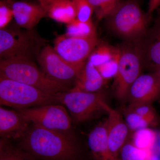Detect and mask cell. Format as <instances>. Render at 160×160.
<instances>
[{
	"label": "cell",
	"instance_id": "obj_1",
	"mask_svg": "<svg viewBox=\"0 0 160 160\" xmlns=\"http://www.w3.org/2000/svg\"><path fill=\"white\" fill-rule=\"evenodd\" d=\"M20 148L38 160H80L81 150L71 133L32 124L19 139Z\"/></svg>",
	"mask_w": 160,
	"mask_h": 160
},
{
	"label": "cell",
	"instance_id": "obj_2",
	"mask_svg": "<svg viewBox=\"0 0 160 160\" xmlns=\"http://www.w3.org/2000/svg\"><path fill=\"white\" fill-rule=\"evenodd\" d=\"M0 74L7 78L33 86L49 93L69 90L68 86L49 78L31 60H1Z\"/></svg>",
	"mask_w": 160,
	"mask_h": 160
},
{
	"label": "cell",
	"instance_id": "obj_3",
	"mask_svg": "<svg viewBox=\"0 0 160 160\" xmlns=\"http://www.w3.org/2000/svg\"><path fill=\"white\" fill-rule=\"evenodd\" d=\"M58 93H49L0 74V104L24 109L37 106L60 104Z\"/></svg>",
	"mask_w": 160,
	"mask_h": 160
},
{
	"label": "cell",
	"instance_id": "obj_4",
	"mask_svg": "<svg viewBox=\"0 0 160 160\" xmlns=\"http://www.w3.org/2000/svg\"><path fill=\"white\" fill-rule=\"evenodd\" d=\"M151 15L145 14L136 0L123 1L107 18L109 28L123 39L135 41L146 33Z\"/></svg>",
	"mask_w": 160,
	"mask_h": 160
},
{
	"label": "cell",
	"instance_id": "obj_5",
	"mask_svg": "<svg viewBox=\"0 0 160 160\" xmlns=\"http://www.w3.org/2000/svg\"><path fill=\"white\" fill-rule=\"evenodd\" d=\"M57 94L60 104L68 109L73 122H84L103 112L107 113L108 104L101 92H86L73 88Z\"/></svg>",
	"mask_w": 160,
	"mask_h": 160
},
{
	"label": "cell",
	"instance_id": "obj_6",
	"mask_svg": "<svg viewBox=\"0 0 160 160\" xmlns=\"http://www.w3.org/2000/svg\"><path fill=\"white\" fill-rule=\"evenodd\" d=\"M31 30L23 31L14 27L0 29L1 60H31L33 54L36 53L38 55L39 52L38 50L41 42Z\"/></svg>",
	"mask_w": 160,
	"mask_h": 160
},
{
	"label": "cell",
	"instance_id": "obj_7",
	"mask_svg": "<svg viewBox=\"0 0 160 160\" xmlns=\"http://www.w3.org/2000/svg\"><path fill=\"white\" fill-rule=\"evenodd\" d=\"M17 111L32 124L49 130L71 133L72 119L66 108L60 104H49Z\"/></svg>",
	"mask_w": 160,
	"mask_h": 160
},
{
	"label": "cell",
	"instance_id": "obj_8",
	"mask_svg": "<svg viewBox=\"0 0 160 160\" xmlns=\"http://www.w3.org/2000/svg\"><path fill=\"white\" fill-rule=\"evenodd\" d=\"M142 62L139 49L129 47L120 49L118 67L113 84L118 99L124 101L128 98L130 87L141 75Z\"/></svg>",
	"mask_w": 160,
	"mask_h": 160
},
{
	"label": "cell",
	"instance_id": "obj_9",
	"mask_svg": "<svg viewBox=\"0 0 160 160\" xmlns=\"http://www.w3.org/2000/svg\"><path fill=\"white\" fill-rule=\"evenodd\" d=\"M42 71L51 80L68 86L75 81L84 65H73L58 54L53 47L44 46L37 56Z\"/></svg>",
	"mask_w": 160,
	"mask_h": 160
},
{
	"label": "cell",
	"instance_id": "obj_10",
	"mask_svg": "<svg viewBox=\"0 0 160 160\" xmlns=\"http://www.w3.org/2000/svg\"><path fill=\"white\" fill-rule=\"evenodd\" d=\"M97 36L76 38L66 34L58 36L54 42V50L66 62L73 65H84L98 46Z\"/></svg>",
	"mask_w": 160,
	"mask_h": 160
},
{
	"label": "cell",
	"instance_id": "obj_11",
	"mask_svg": "<svg viewBox=\"0 0 160 160\" xmlns=\"http://www.w3.org/2000/svg\"><path fill=\"white\" fill-rule=\"evenodd\" d=\"M106 114L108 117L105 123L109 148L119 159L120 152L127 142L130 129L122 114L109 105Z\"/></svg>",
	"mask_w": 160,
	"mask_h": 160
},
{
	"label": "cell",
	"instance_id": "obj_12",
	"mask_svg": "<svg viewBox=\"0 0 160 160\" xmlns=\"http://www.w3.org/2000/svg\"><path fill=\"white\" fill-rule=\"evenodd\" d=\"M160 96V78L153 73L140 75L129 89L130 104L148 103Z\"/></svg>",
	"mask_w": 160,
	"mask_h": 160
},
{
	"label": "cell",
	"instance_id": "obj_13",
	"mask_svg": "<svg viewBox=\"0 0 160 160\" xmlns=\"http://www.w3.org/2000/svg\"><path fill=\"white\" fill-rule=\"evenodd\" d=\"M5 1L12 9L17 24L27 30H31L43 18L47 15V12L39 3L13 0Z\"/></svg>",
	"mask_w": 160,
	"mask_h": 160
},
{
	"label": "cell",
	"instance_id": "obj_14",
	"mask_svg": "<svg viewBox=\"0 0 160 160\" xmlns=\"http://www.w3.org/2000/svg\"><path fill=\"white\" fill-rule=\"evenodd\" d=\"M30 123L18 112L0 108V135L2 138H21Z\"/></svg>",
	"mask_w": 160,
	"mask_h": 160
},
{
	"label": "cell",
	"instance_id": "obj_15",
	"mask_svg": "<svg viewBox=\"0 0 160 160\" xmlns=\"http://www.w3.org/2000/svg\"><path fill=\"white\" fill-rule=\"evenodd\" d=\"M87 142L95 160H119L109 148L105 123L99 124L90 132Z\"/></svg>",
	"mask_w": 160,
	"mask_h": 160
},
{
	"label": "cell",
	"instance_id": "obj_16",
	"mask_svg": "<svg viewBox=\"0 0 160 160\" xmlns=\"http://www.w3.org/2000/svg\"><path fill=\"white\" fill-rule=\"evenodd\" d=\"M105 82L96 67L88 60L76 78L73 88L86 92H97Z\"/></svg>",
	"mask_w": 160,
	"mask_h": 160
},
{
	"label": "cell",
	"instance_id": "obj_17",
	"mask_svg": "<svg viewBox=\"0 0 160 160\" xmlns=\"http://www.w3.org/2000/svg\"><path fill=\"white\" fill-rule=\"evenodd\" d=\"M47 15L59 22L68 23L76 19L77 11L73 0H65L52 4L47 10Z\"/></svg>",
	"mask_w": 160,
	"mask_h": 160
},
{
	"label": "cell",
	"instance_id": "obj_18",
	"mask_svg": "<svg viewBox=\"0 0 160 160\" xmlns=\"http://www.w3.org/2000/svg\"><path fill=\"white\" fill-rule=\"evenodd\" d=\"M150 35L146 46V55L153 67L160 66V18L152 29Z\"/></svg>",
	"mask_w": 160,
	"mask_h": 160
},
{
	"label": "cell",
	"instance_id": "obj_19",
	"mask_svg": "<svg viewBox=\"0 0 160 160\" xmlns=\"http://www.w3.org/2000/svg\"><path fill=\"white\" fill-rule=\"evenodd\" d=\"M0 160H38L20 148L12 146L8 139L0 141Z\"/></svg>",
	"mask_w": 160,
	"mask_h": 160
},
{
	"label": "cell",
	"instance_id": "obj_20",
	"mask_svg": "<svg viewBox=\"0 0 160 160\" xmlns=\"http://www.w3.org/2000/svg\"><path fill=\"white\" fill-rule=\"evenodd\" d=\"M66 34L76 38H89L97 36L95 27L92 21L82 22L77 19L67 24Z\"/></svg>",
	"mask_w": 160,
	"mask_h": 160
},
{
	"label": "cell",
	"instance_id": "obj_21",
	"mask_svg": "<svg viewBox=\"0 0 160 160\" xmlns=\"http://www.w3.org/2000/svg\"><path fill=\"white\" fill-rule=\"evenodd\" d=\"M119 160H153L151 150L140 149L132 142H126L120 152Z\"/></svg>",
	"mask_w": 160,
	"mask_h": 160
},
{
	"label": "cell",
	"instance_id": "obj_22",
	"mask_svg": "<svg viewBox=\"0 0 160 160\" xmlns=\"http://www.w3.org/2000/svg\"><path fill=\"white\" fill-rule=\"evenodd\" d=\"M119 50L118 48L102 44L95 48L88 58V61L97 67L111 60Z\"/></svg>",
	"mask_w": 160,
	"mask_h": 160
},
{
	"label": "cell",
	"instance_id": "obj_23",
	"mask_svg": "<svg viewBox=\"0 0 160 160\" xmlns=\"http://www.w3.org/2000/svg\"><path fill=\"white\" fill-rule=\"evenodd\" d=\"M94 9L98 20L111 15L123 0H88Z\"/></svg>",
	"mask_w": 160,
	"mask_h": 160
},
{
	"label": "cell",
	"instance_id": "obj_24",
	"mask_svg": "<svg viewBox=\"0 0 160 160\" xmlns=\"http://www.w3.org/2000/svg\"><path fill=\"white\" fill-rule=\"evenodd\" d=\"M155 141L154 132L148 128L136 131L132 143L140 149L151 150Z\"/></svg>",
	"mask_w": 160,
	"mask_h": 160
},
{
	"label": "cell",
	"instance_id": "obj_25",
	"mask_svg": "<svg viewBox=\"0 0 160 160\" xmlns=\"http://www.w3.org/2000/svg\"><path fill=\"white\" fill-rule=\"evenodd\" d=\"M128 109L139 115L147 120L151 126L157 125L158 118L155 112L150 104L148 103H134L130 104Z\"/></svg>",
	"mask_w": 160,
	"mask_h": 160
},
{
	"label": "cell",
	"instance_id": "obj_26",
	"mask_svg": "<svg viewBox=\"0 0 160 160\" xmlns=\"http://www.w3.org/2000/svg\"><path fill=\"white\" fill-rule=\"evenodd\" d=\"M124 117L129 129L132 131L136 132L146 129L151 126L149 122L144 118L128 108L124 112Z\"/></svg>",
	"mask_w": 160,
	"mask_h": 160
},
{
	"label": "cell",
	"instance_id": "obj_27",
	"mask_svg": "<svg viewBox=\"0 0 160 160\" xmlns=\"http://www.w3.org/2000/svg\"><path fill=\"white\" fill-rule=\"evenodd\" d=\"M120 55V49L117 53L108 62L97 66L96 68L105 80L114 78L117 72Z\"/></svg>",
	"mask_w": 160,
	"mask_h": 160
},
{
	"label": "cell",
	"instance_id": "obj_28",
	"mask_svg": "<svg viewBox=\"0 0 160 160\" xmlns=\"http://www.w3.org/2000/svg\"><path fill=\"white\" fill-rule=\"evenodd\" d=\"M76 8V19L81 22L92 21L91 17L94 12L93 6L88 0H73Z\"/></svg>",
	"mask_w": 160,
	"mask_h": 160
},
{
	"label": "cell",
	"instance_id": "obj_29",
	"mask_svg": "<svg viewBox=\"0 0 160 160\" xmlns=\"http://www.w3.org/2000/svg\"><path fill=\"white\" fill-rule=\"evenodd\" d=\"M13 12L11 7L5 1H1L0 3V28L4 29L8 26L11 21Z\"/></svg>",
	"mask_w": 160,
	"mask_h": 160
},
{
	"label": "cell",
	"instance_id": "obj_30",
	"mask_svg": "<svg viewBox=\"0 0 160 160\" xmlns=\"http://www.w3.org/2000/svg\"><path fill=\"white\" fill-rule=\"evenodd\" d=\"M160 6V0H149L148 6V12L149 14H152L153 12Z\"/></svg>",
	"mask_w": 160,
	"mask_h": 160
},
{
	"label": "cell",
	"instance_id": "obj_31",
	"mask_svg": "<svg viewBox=\"0 0 160 160\" xmlns=\"http://www.w3.org/2000/svg\"><path fill=\"white\" fill-rule=\"evenodd\" d=\"M38 3L42 6L46 11L49 9V7L52 4L65 0H37Z\"/></svg>",
	"mask_w": 160,
	"mask_h": 160
},
{
	"label": "cell",
	"instance_id": "obj_32",
	"mask_svg": "<svg viewBox=\"0 0 160 160\" xmlns=\"http://www.w3.org/2000/svg\"><path fill=\"white\" fill-rule=\"evenodd\" d=\"M153 67L154 68V72L156 73L160 78V66H155Z\"/></svg>",
	"mask_w": 160,
	"mask_h": 160
},
{
	"label": "cell",
	"instance_id": "obj_33",
	"mask_svg": "<svg viewBox=\"0 0 160 160\" xmlns=\"http://www.w3.org/2000/svg\"><path fill=\"white\" fill-rule=\"evenodd\" d=\"M157 146L158 152L160 156V136L158 139Z\"/></svg>",
	"mask_w": 160,
	"mask_h": 160
},
{
	"label": "cell",
	"instance_id": "obj_34",
	"mask_svg": "<svg viewBox=\"0 0 160 160\" xmlns=\"http://www.w3.org/2000/svg\"><path fill=\"white\" fill-rule=\"evenodd\" d=\"M2 1H7V0H2Z\"/></svg>",
	"mask_w": 160,
	"mask_h": 160
}]
</instances>
